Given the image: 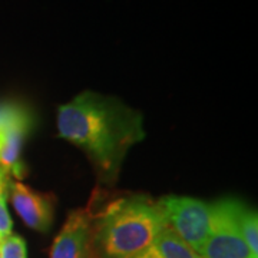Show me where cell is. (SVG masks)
I'll list each match as a JSON object with an SVG mask.
<instances>
[{
	"label": "cell",
	"instance_id": "2",
	"mask_svg": "<svg viewBox=\"0 0 258 258\" xmlns=\"http://www.w3.org/2000/svg\"><path fill=\"white\" fill-rule=\"evenodd\" d=\"M165 227L158 203L147 197H122L98 220L93 235L96 258H134Z\"/></svg>",
	"mask_w": 258,
	"mask_h": 258
},
{
	"label": "cell",
	"instance_id": "10",
	"mask_svg": "<svg viewBox=\"0 0 258 258\" xmlns=\"http://www.w3.org/2000/svg\"><path fill=\"white\" fill-rule=\"evenodd\" d=\"M0 258H28L26 242L19 235H9L0 244Z\"/></svg>",
	"mask_w": 258,
	"mask_h": 258
},
{
	"label": "cell",
	"instance_id": "1",
	"mask_svg": "<svg viewBox=\"0 0 258 258\" xmlns=\"http://www.w3.org/2000/svg\"><path fill=\"white\" fill-rule=\"evenodd\" d=\"M56 122L60 138L85 151L103 179L116 178L129 149L145 138L139 112L96 92L60 105Z\"/></svg>",
	"mask_w": 258,
	"mask_h": 258
},
{
	"label": "cell",
	"instance_id": "11",
	"mask_svg": "<svg viewBox=\"0 0 258 258\" xmlns=\"http://www.w3.org/2000/svg\"><path fill=\"white\" fill-rule=\"evenodd\" d=\"M8 191L9 188H0V237L2 240L12 235V228H13V222H12L9 211H8V204H6Z\"/></svg>",
	"mask_w": 258,
	"mask_h": 258
},
{
	"label": "cell",
	"instance_id": "7",
	"mask_svg": "<svg viewBox=\"0 0 258 258\" xmlns=\"http://www.w3.org/2000/svg\"><path fill=\"white\" fill-rule=\"evenodd\" d=\"M92 215L89 210L74 211L56 235L50 248V258H88Z\"/></svg>",
	"mask_w": 258,
	"mask_h": 258
},
{
	"label": "cell",
	"instance_id": "4",
	"mask_svg": "<svg viewBox=\"0 0 258 258\" xmlns=\"http://www.w3.org/2000/svg\"><path fill=\"white\" fill-rule=\"evenodd\" d=\"M237 200L211 203V231L198 254L203 258H254L237 221Z\"/></svg>",
	"mask_w": 258,
	"mask_h": 258
},
{
	"label": "cell",
	"instance_id": "9",
	"mask_svg": "<svg viewBox=\"0 0 258 258\" xmlns=\"http://www.w3.org/2000/svg\"><path fill=\"white\" fill-rule=\"evenodd\" d=\"M237 221L244 241L248 247L251 255L258 258V217L257 211L245 207L238 201L237 205Z\"/></svg>",
	"mask_w": 258,
	"mask_h": 258
},
{
	"label": "cell",
	"instance_id": "12",
	"mask_svg": "<svg viewBox=\"0 0 258 258\" xmlns=\"http://www.w3.org/2000/svg\"><path fill=\"white\" fill-rule=\"evenodd\" d=\"M9 172L5 171L2 166H0V188H9L10 184V178Z\"/></svg>",
	"mask_w": 258,
	"mask_h": 258
},
{
	"label": "cell",
	"instance_id": "8",
	"mask_svg": "<svg viewBox=\"0 0 258 258\" xmlns=\"http://www.w3.org/2000/svg\"><path fill=\"white\" fill-rule=\"evenodd\" d=\"M134 258H203L171 230L164 227L147 248Z\"/></svg>",
	"mask_w": 258,
	"mask_h": 258
},
{
	"label": "cell",
	"instance_id": "6",
	"mask_svg": "<svg viewBox=\"0 0 258 258\" xmlns=\"http://www.w3.org/2000/svg\"><path fill=\"white\" fill-rule=\"evenodd\" d=\"M10 198L23 222L32 230L47 232L53 224L55 201L50 195L37 192L23 182L9 184Z\"/></svg>",
	"mask_w": 258,
	"mask_h": 258
},
{
	"label": "cell",
	"instance_id": "3",
	"mask_svg": "<svg viewBox=\"0 0 258 258\" xmlns=\"http://www.w3.org/2000/svg\"><path fill=\"white\" fill-rule=\"evenodd\" d=\"M164 224L197 252L211 231V204L191 198L168 195L158 201Z\"/></svg>",
	"mask_w": 258,
	"mask_h": 258
},
{
	"label": "cell",
	"instance_id": "5",
	"mask_svg": "<svg viewBox=\"0 0 258 258\" xmlns=\"http://www.w3.org/2000/svg\"><path fill=\"white\" fill-rule=\"evenodd\" d=\"M32 125V115L25 106L12 102L0 103V166L9 174L22 175L20 152Z\"/></svg>",
	"mask_w": 258,
	"mask_h": 258
},
{
	"label": "cell",
	"instance_id": "13",
	"mask_svg": "<svg viewBox=\"0 0 258 258\" xmlns=\"http://www.w3.org/2000/svg\"><path fill=\"white\" fill-rule=\"evenodd\" d=\"M2 241H3V240H2V237H0V244H2Z\"/></svg>",
	"mask_w": 258,
	"mask_h": 258
}]
</instances>
